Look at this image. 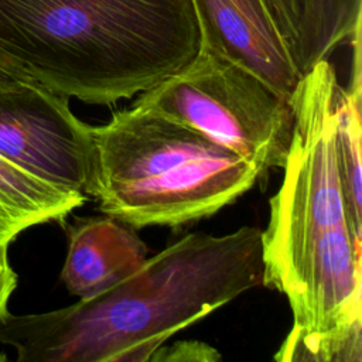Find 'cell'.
I'll use <instances>...</instances> for the list:
<instances>
[{"instance_id": "obj_15", "label": "cell", "mask_w": 362, "mask_h": 362, "mask_svg": "<svg viewBox=\"0 0 362 362\" xmlns=\"http://www.w3.org/2000/svg\"><path fill=\"white\" fill-rule=\"evenodd\" d=\"M35 81L25 69L0 49V88H8L21 82Z\"/></svg>"}, {"instance_id": "obj_10", "label": "cell", "mask_w": 362, "mask_h": 362, "mask_svg": "<svg viewBox=\"0 0 362 362\" xmlns=\"http://www.w3.org/2000/svg\"><path fill=\"white\" fill-rule=\"evenodd\" d=\"M354 74L348 88L338 85L335 95V150L342 195L352 235L362 236V187H361V33L352 38Z\"/></svg>"}, {"instance_id": "obj_5", "label": "cell", "mask_w": 362, "mask_h": 362, "mask_svg": "<svg viewBox=\"0 0 362 362\" xmlns=\"http://www.w3.org/2000/svg\"><path fill=\"white\" fill-rule=\"evenodd\" d=\"M133 106L198 130L263 171L286 163L294 124L290 100L253 74L204 49L139 93Z\"/></svg>"}, {"instance_id": "obj_9", "label": "cell", "mask_w": 362, "mask_h": 362, "mask_svg": "<svg viewBox=\"0 0 362 362\" xmlns=\"http://www.w3.org/2000/svg\"><path fill=\"white\" fill-rule=\"evenodd\" d=\"M86 195L47 182L0 156V249L24 229L64 221Z\"/></svg>"}, {"instance_id": "obj_13", "label": "cell", "mask_w": 362, "mask_h": 362, "mask_svg": "<svg viewBox=\"0 0 362 362\" xmlns=\"http://www.w3.org/2000/svg\"><path fill=\"white\" fill-rule=\"evenodd\" d=\"M272 14L286 40L288 51L297 37L300 16H301V0H266Z\"/></svg>"}, {"instance_id": "obj_3", "label": "cell", "mask_w": 362, "mask_h": 362, "mask_svg": "<svg viewBox=\"0 0 362 362\" xmlns=\"http://www.w3.org/2000/svg\"><path fill=\"white\" fill-rule=\"evenodd\" d=\"M0 49L65 98L112 105L199 49L191 0H0Z\"/></svg>"}, {"instance_id": "obj_14", "label": "cell", "mask_w": 362, "mask_h": 362, "mask_svg": "<svg viewBox=\"0 0 362 362\" xmlns=\"http://www.w3.org/2000/svg\"><path fill=\"white\" fill-rule=\"evenodd\" d=\"M8 247L0 249V320L6 314L7 303L17 287V274L8 262ZM7 356L0 352V361H6Z\"/></svg>"}, {"instance_id": "obj_1", "label": "cell", "mask_w": 362, "mask_h": 362, "mask_svg": "<svg viewBox=\"0 0 362 362\" xmlns=\"http://www.w3.org/2000/svg\"><path fill=\"white\" fill-rule=\"evenodd\" d=\"M262 230L192 232L95 296L0 320L20 362H146L175 332L263 284Z\"/></svg>"}, {"instance_id": "obj_12", "label": "cell", "mask_w": 362, "mask_h": 362, "mask_svg": "<svg viewBox=\"0 0 362 362\" xmlns=\"http://www.w3.org/2000/svg\"><path fill=\"white\" fill-rule=\"evenodd\" d=\"M219 359L218 351L201 341H177L168 348L160 346L150 356V361L168 362H214Z\"/></svg>"}, {"instance_id": "obj_8", "label": "cell", "mask_w": 362, "mask_h": 362, "mask_svg": "<svg viewBox=\"0 0 362 362\" xmlns=\"http://www.w3.org/2000/svg\"><path fill=\"white\" fill-rule=\"evenodd\" d=\"M68 250L61 272L69 294L95 296L147 259L148 247L134 228L109 215L75 218L66 226Z\"/></svg>"}, {"instance_id": "obj_4", "label": "cell", "mask_w": 362, "mask_h": 362, "mask_svg": "<svg viewBox=\"0 0 362 362\" xmlns=\"http://www.w3.org/2000/svg\"><path fill=\"white\" fill-rule=\"evenodd\" d=\"M90 197L130 226H180L249 191L263 170L205 134L130 106L92 126Z\"/></svg>"}, {"instance_id": "obj_6", "label": "cell", "mask_w": 362, "mask_h": 362, "mask_svg": "<svg viewBox=\"0 0 362 362\" xmlns=\"http://www.w3.org/2000/svg\"><path fill=\"white\" fill-rule=\"evenodd\" d=\"M37 81L0 88V156L64 189L90 197L92 126Z\"/></svg>"}, {"instance_id": "obj_11", "label": "cell", "mask_w": 362, "mask_h": 362, "mask_svg": "<svg viewBox=\"0 0 362 362\" xmlns=\"http://www.w3.org/2000/svg\"><path fill=\"white\" fill-rule=\"evenodd\" d=\"M362 0H301V16L291 58L305 75L317 62L328 59L344 42L361 31Z\"/></svg>"}, {"instance_id": "obj_7", "label": "cell", "mask_w": 362, "mask_h": 362, "mask_svg": "<svg viewBox=\"0 0 362 362\" xmlns=\"http://www.w3.org/2000/svg\"><path fill=\"white\" fill-rule=\"evenodd\" d=\"M199 49L253 74L286 99L300 81L266 0H191Z\"/></svg>"}, {"instance_id": "obj_2", "label": "cell", "mask_w": 362, "mask_h": 362, "mask_svg": "<svg viewBox=\"0 0 362 362\" xmlns=\"http://www.w3.org/2000/svg\"><path fill=\"white\" fill-rule=\"evenodd\" d=\"M337 88L328 59L300 78L290 99L284 178L262 230L263 284L286 294L294 318L287 338L362 331L361 242L351 230L335 150Z\"/></svg>"}]
</instances>
